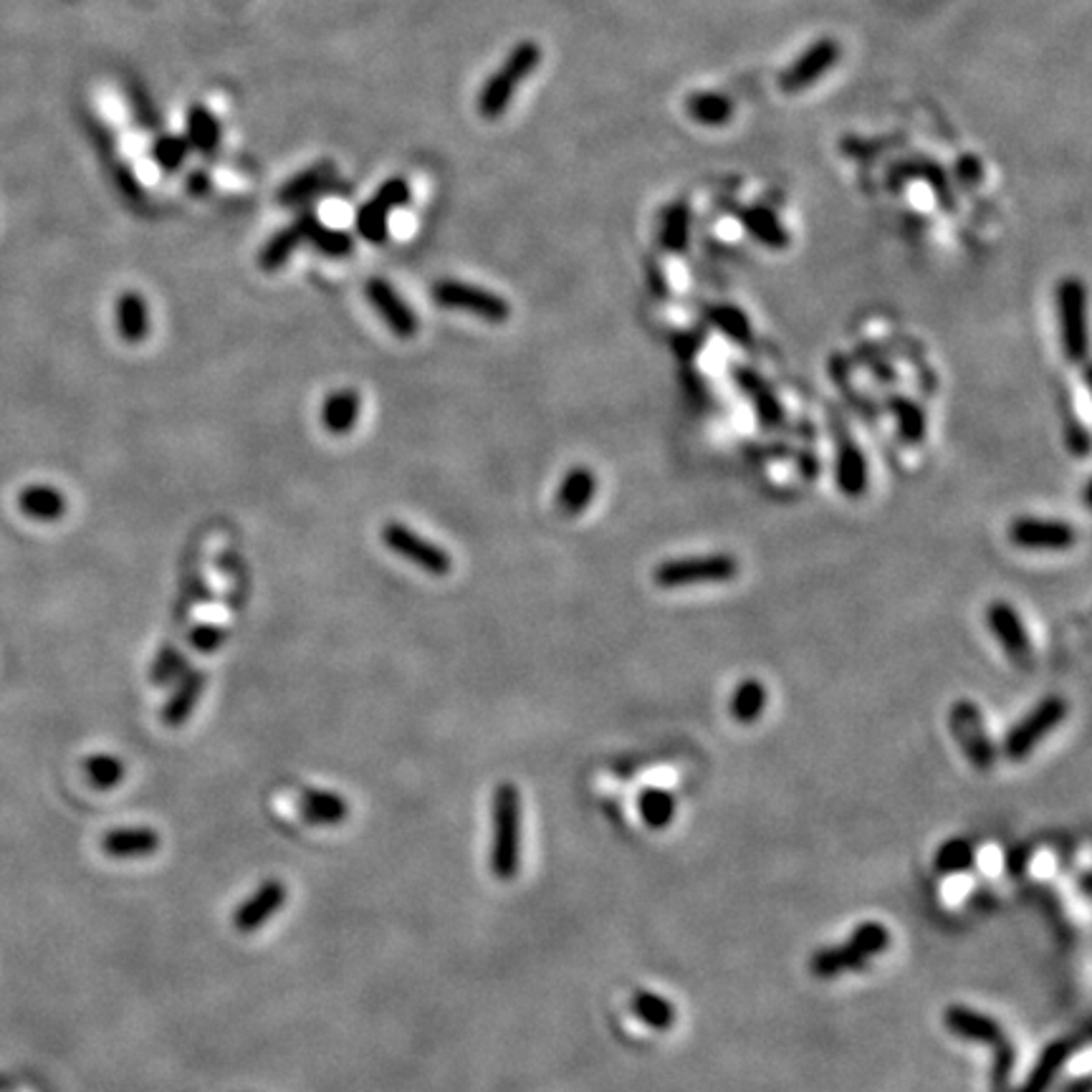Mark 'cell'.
I'll list each match as a JSON object with an SVG mask.
<instances>
[{"instance_id":"2","label":"cell","mask_w":1092,"mask_h":1092,"mask_svg":"<svg viewBox=\"0 0 1092 1092\" xmlns=\"http://www.w3.org/2000/svg\"><path fill=\"white\" fill-rule=\"evenodd\" d=\"M539 64V44H534V41H522L518 46H513L509 56L504 58V64L493 71L491 79L483 84L481 94H478V115H481L483 120H499L511 106L518 86L534 74Z\"/></svg>"},{"instance_id":"41","label":"cell","mask_w":1092,"mask_h":1092,"mask_svg":"<svg viewBox=\"0 0 1092 1092\" xmlns=\"http://www.w3.org/2000/svg\"><path fill=\"white\" fill-rule=\"evenodd\" d=\"M228 633L226 630L221 628V625H212V623H200L195 625L193 633H191V642L195 651L200 653H215L218 647L226 642Z\"/></svg>"},{"instance_id":"35","label":"cell","mask_w":1092,"mask_h":1092,"mask_svg":"<svg viewBox=\"0 0 1092 1092\" xmlns=\"http://www.w3.org/2000/svg\"><path fill=\"white\" fill-rule=\"evenodd\" d=\"M973 863H976V849H973L971 842L964 840V837L946 840L934 855V867L941 875H961V872L969 870Z\"/></svg>"},{"instance_id":"32","label":"cell","mask_w":1092,"mask_h":1092,"mask_svg":"<svg viewBox=\"0 0 1092 1092\" xmlns=\"http://www.w3.org/2000/svg\"><path fill=\"white\" fill-rule=\"evenodd\" d=\"M741 221H743V228H746L761 246L777 248V251L779 248L789 246V233L784 230L782 223H779V218L771 210L752 208L743 212Z\"/></svg>"},{"instance_id":"15","label":"cell","mask_w":1092,"mask_h":1092,"mask_svg":"<svg viewBox=\"0 0 1092 1092\" xmlns=\"http://www.w3.org/2000/svg\"><path fill=\"white\" fill-rule=\"evenodd\" d=\"M316 226H319L316 212L309 210V212H304V215H299L291 226L281 228L279 233L271 235L269 244H265L261 248V253H258V265H261L263 271L283 269L288 258H291V253L297 251L304 240H309L311 230H314Z\"/></svg>"},{"instance_id":"5","label":"cell","mask_w":1092,"mask_h":1092,"mask_svg":"<svg viewBox=\"0 0 1092 1092\" xmlns=\"http://www.w3.org/2000/svg\"><path fill=\"white\" fill-rule=\"evenodd\" d=\"M433 299L442 309L468 311V314L486 319V322L491 324H501L511 316V306L504 297L488 291V288L471 286V283L463 281H438L433 286Z\"/></svg>"},{"instance_id":"20","label":"cell","mask_w":1092,"mask_h":1092,"mask_svg":"<svg viewBox=\"0 0 1092 1092\" xmlns=\"http://www.w3.org/2000/svg\"><path fill=\"white\" fill-rule=\"evenodd\" d=\"M115 319L117 332L129 345H139L150 336V309H147L145 297H139L137 291H124L117 299Z\"/></svg>"},{"instance_id":"4","label":"cell","mask_w":1092,"mask_h":1092,"mask_svg":"<svg viewBox=\"0 0 1092 1092\" xmlns=\"http://www.w3.org/2000/svg\"><path fill=\"white\" fill-rule=\"evenodd\" d=\"M1065 716H1067L1065 699H1060V695H1049V699H1044L1042 704L1035 706V711L1026 713L1022 721L1014 726V729L1005 736V743H1001V752H1005V757L1012 761H1022L1030 757V754L1037 748V743H1040L1044 736L1052 734V731L1058 729L1062 721H1065Z\"/></svg>"},{"instance_id":"16","label":"cell","mask_w":1092,"mask_h":1092,"mask_svg":"<svg viewBox=\"0 0 1092 1092\" xmlns=\"http://www.w3.org/2000/svg\"><path fill=\"white\" fill-rule=\"evenodd\" d=\"M987 625L991 633L996 635V640L1005 645V651L1012 655L1014 660H1026L1032 653L1030 635L1019 617V612L1014 610L1009 602H991L987 607Z\"/></svg>"},{"instance_id":"29","label":"cell","mask_w":1092,"mask_h":1092,"mask_svg":"<svg viewBox=\"0 0 1092 1092\" xmlns=\"http://www.w3.org/2000/svg\"><path fill=\"white\" fill-rule=\"evenodd\" d=\"M686 111L704 127H723L734 117V104L723 94L695 92L686 99Z\"/></svg>"},{"instance_id":"26","label":"cell","mask_w":1092,"mask_h":1092,"mask_svg":"<svg viewBox=\"0 0 1092 1092\" xmlns=\"http://www.w3.org/2000/svg\"><path fill=\"white\" fill-rule=\"evenodd\" d=\"M18 509L35 522H56L67 513V496L51 486L33 483L18 496Z\"/></svg>"},{"instance_id":"40","label":"cell","mask_w":1092,"mask_h":1092,"mask_svg":"<svg viewBox=\"0 0 1092 1092\" xmlns=\"http://www.w3.org/2000/svg\"><path fill=\"white\" fill-rule=\"evenodd\" d=\"M187 142L180 139V137H162L155 145V159L157 164L162 170H168V173H173V170H177L182 164V159H185L187 155Z\"/></svg>"},{"instance_id":"11","label":"cell","mask_w":1092,"mask_h":1092,"mask_svg":"<svg viewBox=\"0 0 1092 1092\" xmlns=\"http://www.w3.org/2000/svg\"><path fill=\"white\" fill-rule=\"evenodd\" d=\"M286 885L276 881V878H269V881L258 885L244 903H238V908H235L233 913L235 931H240V934H256L258 929H263V925L286 906Z\"/></svg>"},{"instance_id":"18","label":"cell","mask_w":1092,"mask_h":1092,"mask_svg":"<svg viewBox=\"0 0 1092 1092\" xmlns=\"http://www.w3.org/2000/svg\"><path fill=\"white\" fill-rule=\"evenodd\" d=\"M102 849L109 858L137 860L152 858L159 849V835L152 828H120L106 832Z\"/></svg>"},{"instance_id":"7","label":"cell","mask_w":1092,"mask_h":1092,"mask_svg":"<svg viewBox=\"0 0 1092 1092\" xmlns=\"http://www.w3.org/2000/svg\"><path fill=\"white\" fill-rule=\"evenodd\" d=\"M1060 304V334H1062V352L1070 362H1083L1088 354V327H1085V309H1088V297H1085L1083 281L1065 279L1058 288Z\"/></svg>"},{"instance_id":"10","label":"cell","mask_w":1092,"mask_h":1092,"mask_svg":"<svg viewBox=\"0 0 1092 1092\" xmlns=\"http://www.w3.org/2000/svg\"><path fill=\"white\" fill-rule=\"evenodd\" d=\"M840 61V44L835 39H822L810 46L799 58L779 76V88L787 94H799L817 84L835 64Z\"/></svg>"},{"instance_id":"24","label":"cell","mask_w":1092,"mask_h":1092,"mask_svg":"<svg viewBox=\"0 0 1092 1092\" xmlns=\"http://www.w3.org/2000/svg\"><path fill=\"white\" fill-rule=\"evenodd\" d=\"M336 177V170L332 162H319L314 168L304 170L297 177L286 182L279 191V203L281 205H299L304 200L314 198L316 193H322L324 187L332 185Z\"/></svg>"},{"instance_id":"39","label":"cell","mask_w":1092,"mask_h":1092,"mask_svg":"<svg viewBox=\"0 0 1092 1092\" xmlns=\"http://www.w3.org/2000/svg\"><path fill=\"white\" fill-rule=\"evenodd\" d=\"M711 319L723 334L731 336V339H739V341L752 339L748 319L743 316L739 309H734V306H716V309H711Z\"/></svg>"},{"instance_id":"12","label":"cell","mask_w":1092,"mask_h":1092,"mask_svg":"<svg viewBox=\"0 0 1092 1092\" xmlns=\"http://www.w3.org/2000/svg\"><path fill=\"white\" fill-rule=\"evenodd\" d=\"M943 1026H946L954 1037H959V1040H964V1042L989 1044V1047H994V1049L1009 1044L1005 1026L996 1022L994 1017H989V1014L976 1012V1009H971V1007H961V1005L946 1007V1012H943Z\"/></svg>"},{"instance_id":"9","label":"cell","mask_w":1092,"mask_h":1092,"mask_svg":"<svg viewBox=\"0 0 1092 1092\" xmlns=\"http://www.w3.org/2000/svg\"><path fill=\"white\" fill-rule=\"evenodd\" d=\"M1009 539L1019 549H1035V552H1065L1077 541L1075 527L1060 518L1019 516L1009 524Z\"/></svg>"},{"instance_id":"43","label":"cell","mask_w":1092,"mask_h":1092,"mask_svg":"<svg viewBox=\"0 0 1092 1092\" xmlns=\"http://www.w3.org/2000/svg\"><path fill=\"white\" fill-rule=\"evenodd\" d=\"M210 191V177L205 173H195L191 175V193L195 195H203Z\"/></svg>"},{"instance_id":"38","label":"cell","mask_w":1092,"mask_h":1092,"mask_svg":"<svg viewBox=\"0 0 1092 1092\" xmlns=\"http://www.w3.org/2000/svg\"><path fill=\"white\" fill-rule=\"evenodd\" d=\"M187 672V658L182 655L180 651H177L175 645H164L159 647L155 663H152V683H170V681H177V678H182Z\"/></svg>"},{"instance_id":"28","label":"cell","mask_w":1092,"mask_h":1092,"mask_svg":"<svg viewBox=\"0 0 1092 1092\" xmlns=\"http://www.w3.org/2000/svg\"><path fill=\"white\" fill-rule=\"evenodd\" d=\"M863 961L858 959V954L847 946V943H837V946H824L810 959V971L822 982L828 979H837L847 971L863 969Z\"/></svg>"},{"instance_id":"19","label":"cell","mask_w":1092,"mask_h":1092,"mask_svg":"<svg viewBox=\"0 0 1092 1092\" xmlns=\"http://www.w3.org/2000/svg\"><path fill=\"white\" fill-rule=\"evenodd\" d=\"M299 817L309 824H339L350 817V802L327 789H304L299 794Z\"/></svg>"},{"instance_id":"25","label":"cell","mask_w":1092,"mask_h":1092,"mask_svg":"<svg viewBox=\"0 0 1092 1092\" xmlns=\"http://www.w3.org/2000/svg\"><path fill=\"white\" fill-rule=\"evenodd\" d=\"M837 483L845 496H860L867 486V465L858 442L840 433V451H837Z\"/></svg>"},{"instance_id":"8","label":"cell","mask_w":1092,"mask_h":1092,"mask_svg":"<svg viewBox=\"0 0 1092 1092\" xmlns=\"http://www.w3.org/2000/svg\"><path fill=\"white\" fill-rule=\"evenodd\" d=\"M410 200V185L405 177H392L364 203L357 212V233L370 244H385L389 235V215Z\"/></svg>"},{"instance_id":"30","label":"cell","mask_w":1092,"mask_h":1092,"mask_svg":"<svg viewBox=\"0 0 1092 1092\" xmlns=\"http://www.w3.org/2000/svg\"><path fill=\"white\" fill-rule=\"evenodd\" d=\"M676 796L668 789L647 787L637 796V812L651 830H665L676 819Z\"/></svg>"},{"instance_id":"22","label":"cell","mask_w":1092,"mask_h":1092,"mask_svg":"<svg viewBox=\"0 0 1092 1092\" xmlns=\"http://www.w3.org/2000/svg\"><path fill=\"white\" fill-rule=\"evenodd\" d=\"M594 493H598V478L589 468H572L569 474L562 478L557 491V506L559 511L566 516H577V513L587 511V506L592 504Z\"/></svg>"},{"instance_id":"6","label":"cell","mask_w":1092,"mask_h":1092,"mask_svg":"<svg viewBox=\"0 0 1092 1092\" xmlns=\"http://www.w3.org/2000/svg\"><path fill=\"white\" fill-rule=\"evenodd\" d=\"M382 541L389 552H395L398 557L407 559L417 566V569L428 572L433 577H446L451 572L453 559L446 549L435 544V541L425 539V536L405 527L403 522H387L382 527Z\"/></svg>"},{"instance_id":"42","label":"cell","mask_w":1092,"mask_h":1092,"mask_svg":"<svg viewBox=\"0 0 1092 1092\" xmlns=\"http://www.w3.org/2000/svg\"><path fill=\"white\" fill-rule=\"evenodd\" d=\"M741 377H743V380H746V382H752V387L743 385V387H746V392H748V395H757V392H761V382L757 380V377H754V375H741ZM761 412H764L766 417H774V415H779L774 398L766 400V395H764V398H761Z\"/></svg>"},{"instance_id":"21","label":"cell","mask_w":1092,"mask_h":1092,"mask_svg":"<svg viewBox=\"0 0 1092 1092\" xmlns=\"http://www.w3.org/2000/svg\"><path fill=\"white\" fill-rule=\"evenodd\" d=\"M205 683H208V676L203 670H187L177 683L173 695L168 699V704L162 706V721L168 726L185 723L193 716L198 699L203 695Z\"/></svg>"},{"instance_id":"13","label":"cell","mask_w":1092,"mask_h":1092,"mask_svg":"<svg viewBox=\"0 0 1092 1092\" xmlns=\"http://www.w3.org/2000/svg\"><path fill=\"white\" fill-rule=\"evenodd\" d=\"M364 291H367L372 309L382 316V322L387 324L389 332L395 336H403V339H410V336L417 334V329H421L417 314L407 306V301L395 291L392 283H387L385 279H370Z\"/></svg>"},{"instance_id":"27","label":"cell","mask_w":1092,"mask_h":1092,"mask_svg":"<svg viewBox=\"0 0 1092 1092\" xmlns=\"http://www.w3.org/2000/svg\"><path fill=\"white\" fill-rule=\"evenodd\" d=\"M630 1012L635 1014V1019H640L642 1024L651 1026L655 1032H668L676 1024L678 1012L676 1005L665 996L655 994V991L640 989L635 991L633 999H630Z\"/></svg>"},{"instance_id":"34","label":"cell","mask_w":1092,"mask_h":1092,"mask_svg":"<svg viewBox=\"0 0 1092 1092\" xmlns=\"http://www.w3.org/2000/svg\"><path fill=\"white\" fill-rule=\"evenodd\" d=\"M766 708V688L764 683L754 681H741L739 688L731 695V716L739 723H754L764 713Z\"/></svg>"},{"instance_id":"14","label":"cell","mask_w":1092,"mask_h":1092,"mask_svg":"<svg viewBox=\"0 0 1092 1092\" xmlns=\"http://www.w3.org/2000/svg\"><path fill=\"white\" fill-rule=\"evenodd\" d=\"M1083 1037H1062V1040L1049 1042L1047 1047L1042 1049L1040 1060L1035 1062L1030 1075L1024 1077V1083L1014 1092H1049L1052 1083L1062 1072V1067H1065L1072 1055L1083 1047Z\"/></svg>"},{"instance_id":"17","label":"cell","mask_w":1092,"mask_h":1092,"mask_svg":"<svg viewBox=\"0 0 1092 1092\" xmlns=\"http://www.w3.org/2000/svg\"><path fill=\"white\" fill-rule=\"evenodd\" d=\"M951 726H954L956 736H959L961 746H964V752L969 754L971 761H976L982 769H987L989 764H994V746H991L987 739V731H984L982 716H979L976 706H969V704L956 706V711L951 716Z\"/></svg>"},{"instance_id":"36","label":"cell","mask_w":1092,"mask_h":1092,"mask_svg":"<svg viewBox=\"0 0 1092 1092\" xmlns=\"http://www.w3.org/2000/svg\"><path fill=\"white\" fill-rule=\"evenodd\" d=\"M86 779L99 789H111L124 779V764L109 754H94L84 764Z\"/></svg>"},{"instance_id":"23","label":"cell","mask_w":1092,"mask_h":1092,"mask_svg":"<svg viewBox=\"0 0 1092 1092\" xmlns=\"http://www.w3.org/2000/svg\"><path fill=\"white\" fill-rule=\"evenodd\" d=\"M362 398L357 389H336L322 405V425L332 435H347L359 421Z\"/></svg>"},{"instance_id":"31","label":"cell","mask_w":1092,"mask_h":1092,"mask_svg":"<svg viewBox=\"0 0 1092 1092\" xmlns=\"http://www.w3.org/2000/svg\"><path fill=\"white\" fill-rule=\"evenodd\" d=\"M847 946L858 954V959L867 966V961H872L875 956L888 951V946L893 943V936L878 920H865V923L855 925V931L847 938Z\"/></svg>"},{"instance_id":"33","label":"cell","mask_w":1092,"mask_h":1092,"mask_svg":"<svg viewBox=\"0 0 1092 1092\" xmlns=\"http://www.w3.org/2000/svg\"><path fill=\"white\" fill-rule=\"evenodd\" d=\"M187 145L200 150L203 155H212L218 150V142H221V127L218 120L210 115L205 106H191L187 111Z\"/></svg>"},{"instance_id":"1","label":"cell","mask_w":1092,"mask_h":1092,"mask_svg":"<svg viewBox=\"0 0 1092 1092\" xmlns=\"http://www.w3.org/2000/svg\"><path fill=\"white\" fill-rule=\"evenodd\" d=\"M522 863V794L516 784L501 782L493 792L491 870L499 881H513Z\"/></svg>"},{"instance_id":"37","label":"cell","mask_w":1092,"mask_h":1092,"mask_svg":"<svg viewBox=\"0 0 1092 1092\" xmlns=\"http://www.w3.org/2000/svg\"><path fill=\"white\" fill-rule=\"evenodd\" d=\"M309 240L316 251H322L324 256H332V258L350 256V253L354 251V238L350 233H345V230H336V228H327V226H322V223L311 230Z\"/></svg>"},{"instance_id":"44","label":"cell","mask_w":1092,"mask_h":1092,"mask_svg":"<svg viewBox=\"0 0 1092 1092\" xmlns=\"http://www.w3.org/2000/svg\"><path fill=\"white\" fill-rule=\"evenodd\" d=\"M1060 1092H1090V1077L1088 1075H1080V1077H1072L1070 1083L1062 1085Z\"/></svg>"},{"instance_id":"3","label":"cell","mask_w":1092,"mask_h":1092,"mask_svg":"<svg viewBox=\"0 0 1092 1092\" xmlns=\"http://www.w3.org/2000/svg\"><path fill=\"white\" fill-rule=\"evenodd\" d=\"M739 575V562L731 554H695V557L668 559L655 566L653 580L665 589L688 587V584L729 582Z\"/></svg>"}]
</instances>
